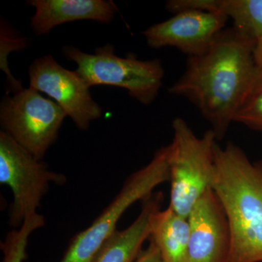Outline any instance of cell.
<instances>
[{"instance_id": "obj_1", "label": "cell", "mask_w": 262, "mask_h": 262, "mask_svg": "<svg viewBox=\"0 0 262 262\" xmlns=\"http://www.w3.org/2000/svg\"><path fill=\"white\" fill-rule=\"evenodd\" d=\"M254 48L232 28L225 29L208 51L188 58L185 72L168 90L199 110L217 140L225 138L236 115L262 92Z\"/></svg>"}, {"instance_id": "obj_2", "label": "cell", "mask_w": 262, "mask_h": 262, "mask_svg": "<svg viewBox=\"0 0 262 262\" xmlns=\"http://www.w3.org/2000/svg\"><path fill=\"white\" fill-rule=\"evenodd\" d=\"M212 189L225 209L230 261L262 262V160L251 161L233 142L214 149Z\"/></svg>"}, {"instance_id": "obj_3", "label": "cell", "mask_w": 262, "mask_h": 262, "mask_svg": "<svg viewBox=\"0 0 262 262\" xmlns=\"http://www.w3.org/2000/svg\"><path fill=\"white\" fill-rule=\"evenodd\" d=\"M173 138L169 144L170 203L179 214L188 218L198 200L212 188L217 139L210 129L195 135L187 122L177 117L172 122Z\"/></svg>"}, {"instance_id": "obj_4", "label": "cell", "mask_w": 262, "mask_h": 262, "mask_svg": "<svg viewBox=\"0 0 262 262\" xmlns=\"http://www.w3.org/2000/svg\"><path fill=\"white\" fill-rule=\"evenodd\" d=\"M169 146L155 152L146 166L131 174L118 194L92 225L71 239L59 262H93L103 244L117 231L119 221L136 202L144 201L155 188L170 181Z\"/></svg>"}, {"instance_id": "obj_5", "label": "cell", "mask_w": 262, "mask_h": 262, "mask_svg": "<svg viewBox=\"0 0 262 262\" xmlns=\"http://www.w3.org/2000/svg\"><path fill=\"white\" fill-rule=\"evenodd\" d=\"M63 53L77 65L75 71L89 87L111 85L126 89L139 102L149 105L155 101L163 85L164 69L159 59H139L135 55L117 56L115 48L106 44L96 48L94 54L74 46H65Z\"/></svg>"}, {"instance_id": "obj_6", "label": "cell", "mask_w": 262, "mask_h": 262, "mask_svg": "<svg viewBox=\"0 0 262 262\" xmlns=\"http://www.w3.org/2000/svg\"><path fill=\"white\" fill-rule=\"evenodd\" d=\"M64 175L48 170L8 134L0 133V183L8 186L13 201L9 210L11 227H21L26 220L37 214L51 183L63 185Z\"/></svg>"}, {"instance_id": "obj_7", "label": "cell", "mask_w": 262, "mask_h": 262, "mask_svg": "<svg viewBox=\"0 0 262 262\" xmlns=\"http://www.w3.org/2000/svg\"><path fill=\"white\" fill-rule=\"evenodd\" d=\"M66 116L58 103L30 88L5 97L0 108L4 132L39 160L56 141Z\"/></svg>"}, {"instance_id": "obj_8", "label": "cell", "mask_w": 262, "mask_h": 262, "mask_svg": "<svg viewBox=\"0 0 262 262\" xmlns=\"http://www.w3.org/2000/svg\"><path fill=\"white\" fill-rule=\"evenodd\" d=\"M29 74V88L54 98L81 130H88L91 122L102 115V108L93 99L82 77L58 64L51 55L33 62Z\"/></svg>"}, {"instance_id": "obj_9", "label": "cell", "mask_w": 262, "mask_h": 262, "mask_svg": "<svg viewBox=\"0 0 262 262\" xmlns=\"http://www.w3.org/2000/svg\"><path fill=\"white\" fill-rule=\"evenodd\" d=\"M229 18L225 15L202 11H184L142 32L146 43L154 49L173 47L189 57L208 51Z\"/></svg>"}, {"instance_id": "obj_10", "label": "cell", "mask_w": 262, "mask_h": 262, "mask_svg": "<svg viewBox=\"0 0 262 262\" xmlns=\"http://www.w3.org/2000/svg\"><path fill=\"white\" fill-rule=\"evenodd\" d=\"M187 219L189 238L186 262L230 261V227L212 188L198 200Z\"/></svg>"}, {"instance_id": "obj_11", "label": "cell", "mask_w": 262, "mask_h": 262, "mask_svg": "<svg viewBox=\"0 0 262 262\" xmlns=\"http://www.w3.org/2000/svg\"><path fill=\"white\" fill-rule=\"evenodd\" d=\"M34 7L32 28L37 36L48 34L55 27L80 20H93L110 23L117 8L112 2L103 0H32Z\"/></svg>"}, {"instance_id": "obj_12", "label": "cell", "mask_w": 262, "mask_h": 262, "mask_svg": "<svg viewBox=\"0 0 262 262\" xmlns=\"http://www.w3.org/2000/svg\"><path fill=\"white\" fill-rule=\"evenodd\" d=\"M162 192L152 193L143 201L139 216L126 229L117 230L103 244L93 262H136L142 252V246L149 239L150 219L161 208Z\"/></svg>"}, {"instance_id": "obj_13", "label": "cell", "mask_w": 262, "mask_h": 262, "mask_svg": "<svg viewBox=\"0 0 262 262\" xmlns=\"http://www.w3.org/2000/svg\"><path fill=\"white\" fill-rule=\"evenodd\" d=\"M149 241L154 243L163 262H186L189 238L188 219L168 207L157 210L150 219Z\"/></svg>"}, {"instance_id": "obj_14", "label": "cell", "mask_w": 262, "mask_h": 262, "mask_svg": "<svg viewBox=\"0 0 262 262\" xmlns=\"http://www.w3.org/2000/svg\"><path fill=\"white\" fill-rule=\"evenodd\" d=\"M222 13L243 40L256 46L262 39V0H223Z\"/></svg>"}, {"instance_id": "obj_15", "label": "cell", "mask_w": 262, "mask_h": 262, "mask_svg": "<svg viewBox=\"0 0 262 262\" xmlns=\"http://www.w3.org/2000/svg\"><path fill=\"white\" fill-rule=\"evenodd\" d=\"M45 218L37 213L26 220L20 229L10 231L4 242L1 243L3 253L1 262H24L27 258L29 236L37 229L44 227Z\"/></svg>"}, {"instance_id": "obj_16", "label": "cell", "mask_w": 262, "mask_h": 262, "mask_svg": "<svg viewBox=\"0 0 262 262\" xmlns=\"http://www.w3.org/2000/svg\"><path fill=\"white\" fill-rule=\"evenodd\" d=\"M27 45V38L21 37L18 33L5 25V22H1V69L6 74L9 82L10 87L13 93L23 89L21 83L15 80L10 73L8 67L7 57L12 51H21Z\"/></svg>"}, {"instance_id": "obj_17", "label": "cell", "mask_w": 262, "mask_h": 262, "mask_svg": "<svg viewBox=\"0 0 262 262\" xmlns=\"http://www.w3.org/2000/svg\"><path fill=\"white\" fill-rule=\"evenodd\" d=\"M222 4L223 0H169L165 4V9L173 14L184 11H202L222 14Z\"/></svg>"}, {"instance_id": "obj_18", "label": "cell", "mask_w": 262, "mask_h": 262, "mask_svg": "<svg viewBox=\"0 0 262 262\" xmlns=\"http://www.w3.org/2000/svg\"><path fill=\"white\" fill-rule=\"evenodd\" d=\"M234 122L262 133V92L236 115Z\"/></svg>"}, {"instance_id": "obj_19", "label": "cell", "mask_w": 262, "mask_h": 262, "mask_svg": "<svg viewBox=\"0 0 262 262\" xmlns=\"http://www.w3.org/2000/svg\"><path fill=\"white\" fill-rule=\"evenodd\" d=\"M136 262H163L158 248L150 241L149 245L142 251Z\"/></svg>"}, {"instance_id": "obj_20", "label": "cell", "mask_w": 262, "mask_h": 262, "mask_svg": "<svg viewBox=\"0 0 262 262\" xmlns=\"http://www.w3.org/2000/svg\"><path fill=\"white\" fill-rule=\"evenodd\" d=\"M253 55H254L256 64L262 71V39L256 43L254 50H253Z\"/></svg>"}]
</instances>
